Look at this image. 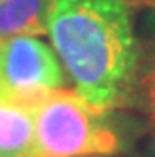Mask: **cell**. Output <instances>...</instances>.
I'll return each mask as SVG.
<instances>
[{
    "instance_id": "1",
    "label": "cell",
    "mask_w": 155,
    "mask_h": 157,
    "mask_svg": "<svg viewBox=\"0 0 155 157\" xmlns=\"http://www.w3.org/2000/svg\"><path fill=\"white\" fill-rule=\"evenodd\" d=\"M47 34L88 105L107 112L131 97L138 45L127 0H56Z\"/></svg>"
},
{
    "instance_id": "6",
    "label": "cell",
    "mask_w": 155,
    "mask_h": 157,
    "mask_svg": "<svg viewBox=\"0 0 155 157\" xmlns=\"http://www.w3.org/2000/svg\"><path fill=\"white\" fill-rule=\"evenodd\" d=\"M142 92H144V103L149 114V120L155 131V54L149 58L146 71L142 75Z\"/></svg>"
},
{
    "instance_id": "4",
    "label": "cell",
    "mask_w": 155,
    "mask_h": 157,
    "mask_svg": "<svg viewBox=\"0 0 155 157\" xmlns=\"http://www.w3.org/2000/svg\"><path fill=\"white\" fill-rule=\"evenodd\" d=\"M0 157H37L34 109L0 99Z\"/></svg>"
},
{
    "instance_id": "5",
    "label": "cell",
    "mask_w": 155,
    "mask_h": 157,
    "mask_svg": "<svg viewBox=\"0 0 155 157\" xmlns=\"http://www.w3.org/2000/svg\"><path fill=\"white\" fill-rule=\"evenodd\" d=\"M56 0H0V41L15 36L47 34Z\"/></svg>"
},
{
    "instance_id": "2",
    "label": "cell",
    "mask_w": 155,
    "mask_h": 157,
    "mask_svg": "<svg viewBox=\"0 0 155 157\" xmlns=\"http://www.w3.org/2000/svg\"><path fill=\"white\" fill-rule=\"evenodd\" d=\"M107 112L66 88L34 107L37 157H103L120 151L122 140Z\"/></svg>"
},
{
    "instance_id": "3",
    "label": "cell",
    "mask_w": 155,
    "mask_h": 157,
    "mask_svg": "<svg viewBox=\"0 0 155 157\" xmlns=\"http://www.w3.org/2000/svg\"><path fill=\"white\" fill-rule=\"evenodd\" d=\"M66 84L54 49L37 36L0 41V99L34 109Z\"/></svg>"
}]
</instances>
